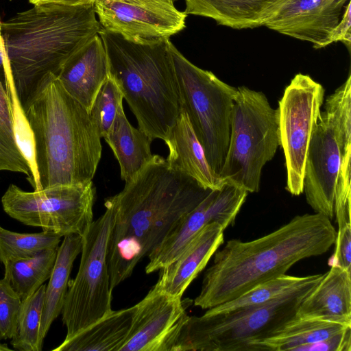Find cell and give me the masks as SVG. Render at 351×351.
I'll use <instances>...</instances> for the list:
<instances>
[{
  "mask_svg": "<svg viewBox=\"0 0 351 351\" xmlns=\"http://www.w3.org/2000/svg\"><path fill=\"white\" fill-rule=\"evenodd\" d=\"M109 75L120 88L138 128L165 141L180 112L169 39H133L103 28L99 32Z\"/></svg>",
  "mask_w": 351,
  "mask_h": 351,
  "instance_id": "5",
  "label": "cell"
},
{
  "mask_svg": "<svg viewBox=\"0 0 351 351\" xmlns=\"http://www.w3.org/2000/svg\"><path fill=\"white\" fill-rule=\"evenodd\" d=\"M58 247L45 250L27 259L4 264V277L23 300L34 293L52 272Z\"/></svg>",
  "mask_w": 351,
  "mask_h": 351,
  "instance_id": "27",
  "label": "cell"
},
{
  "mask_svg": "<svg viewBox=\"0 0 351 351\" xmlns=\"http://www.w3.org/2000/svg\"><path fill=\"white\" fill-rule=\"evenodd\" d=\"M22 303L19 294L5 278L0 279V338L12 339L15 334Z\"/></svg>",
  "mask_w": 351,
  "mask_h": 351,
  "instance_id": "35",
  "label": "cell"
},
{
  "mask_svg": "<svg viewBox=\"0 0 351 351\" xmlns=\"http://www.w3.org/2000/svg\"><path fill=\"white\" fill-rule=\"evenodd\" d=\"M324 114L339 145L341 157L351 152V75L329 95Z\"/></svg>",
  "mask_w": 351,
  "mask_h": 351,
  "instance_id": "31",
  "label": "cell"
},
{
  "mask_svg": "<svg viewBox=\"0 0 351 351\" xmlns=\"http://www.w3.org/2000/svg\"><path fill=\"white\" fill-rule=\"evenodd\" d=\"M123 99L120 88L109 75L88 110L89 116L101 138H104L108 132L119 107L123 105Z\"/></svg>",
  "mask_w": 351,
  "mask_h": 351,
  "instance_id": "34",
  "label": "cell"
},
{
  "mask_svg": "<svg viewBox=\"0 0 351 351\" xmlns=\"http://www.w3.org/2000/svg\"><path fill=\"white\" fill-rule=\"evenodd\" d=\"M324 274L265 304L227 313L189 316L179 337L178 351H246L250 343L269 337L297 317L298 308Z\"/></svg>",
  "mask_w": 351,
  "mask_h": 351,
  "instance_id": "6",
  "label": "cell"
},
{
  "mask_svg": "<svg viewBox=\"0 0 351 351\" xmlns=\"http://www.w3.org/2000/svg\"><path fill=\"white\" fill-rule=\"evenodd\" d=\"M350 326L319 319L295 317L269 337L250 343L246 351H294L300 346L331 337Z\"/></svg>",
  "mask_w": 351,
  "mask_h": 351,
  "instance_id": "25",
  "label": "cell"
},
{
  "mask_svg": "<svg viewBox=\"0 0 351 351\" xmlns=\"http://www.w3.org/2000/svg\"><path fill=\"white\" fill-rule=\"evenodd\" d=\"M1 18H0V25H1ZM3 53L1 49V26H0V70L3 69Z\"/></svg>",
  "mask_w": 351,
  "mask_h": 351,
  "instance_id": "39",
  "label": "cell"
},
{
  "mask_svg": "<svg viewBox=\"0 0 351 351\" xmlns=\"http://www.w3.org/2000/svg\"><path fill=\"white\" fill-rule=\"evenodd\" d=\"M0 171L21 173L32 182L29 167L14 139L11 108L5 88L0 80Z\"/></svg>",
  "mask_w": 351,
  "mask_h": 351,
  "instance_id": "33",
  "label": "cell"
},
{
  "mask_svg": "<svg viewBox=\"0 0 351 351\" xmlns=\"http://www.w3.org/2000/svg\"><path fill=\"white\" fill-rule=\"evenodd\" d=\"M164 142L169 149L167 160L171 167L186 173L205 189L221 188L223 180L210 166L204 149L182 110Z\"/></svg>",
  "mask_w": 351,
  "mask_h": 351,
  "instance_id": "21",
  "label": "cell"
},
{
  "mask_svg": "<svg viewBox=\"0 0 351 351\" xmlns=\"http://www.w3.org/2000/svg\"><path fill=\"white\" fill-rule=\"evenodd\" d=\"M57 77L66 90L88 112L109 77L107 54L99 34L70 58Z\"/></svg>",
  "mask_w": 351,
  "mask_h": 351,
  "instance_id": "18",
  "label": "cell"
},
{
  "mask_svg": "<svg viewBox=\"0 0 351 351\" xmlns=\"http://www.w3.org/2000/svg\"><path fill=\"white\" fill-rule=\"evenodd\" d=\"M169 49L180 110L186 114L210 166L219 176L229 145L230 117L237 88L193 64L171 40Z\"/></svg>",
  "mask_w": 351,
  "mask_h": 351,
  "instance_id": "8",
  "label": "cell"
},
{
  "mask_svg": "<svg viewBox=\"0 0 351 351\" xmlns=\"http://www.w3.org/2000/svg\"><path fill=\"white\" fill-rule=\"evenodd\" d=\"M224 230L217 222L206 225L177 258L160 269L154 287L173 297L182 298L189 285L223 243Z\"/></svg>",
  "mask_w": 351,
  "mask_h": 351,
  "instance_id": "17",
  "label": "cell"
},
{
  "mask_svg": "<svg viewBox=\"0 0 351 351\" xmlns=\"http://www.w3.org/2000/svg\"><path fill=\"white\" fill-rule=\"evenodd\" d=\"M135 306L112 311L53 351H118L126 339Z\"/></svg>",
  "mask_w": 351,
  "mask_h": 351,
  "instance_id": "23",
  "label": "cell"
},
{
  "mask_svg": "<svg viewBox=\"0 0 351 351\" xmlns=\"http://www.w3.org/2000/svg\"><path fill=\"white\" fill-rule=\"evenodd\" d=\"M34 5L41 4H60L66 5H82L93 4L95 0H29Z\"/></svg>",
  "mask_w": 351,
  "mask_h": 351,
  "instance_id": "38",
  "label": "cell"
},
{
  "mask_svg": "<svg viewBox=\"0 0 351 351\" xmlns=\"http://www.w3.org/2000/svg\"><path fill=\"white\" fill-rule=\"evenodd\" d=\"M294 351H351V326L331 337L300 346Z\"/></svg>",
  "mask_w": 351,
  "mask_h": 351,
  "instance_id": "36",
  "label": "cell"
},
{
  "mask_svg": "<svg viewBox=\"0 0 351 351\" xmlns=\"http://www.w3.org/2000/svg\"><path fill=\"white\" fill-rule=\"evenodd\" d=\"M247 193L243 188L224 180L220 189L212 190L147 255L145 272L153 273L169 265L206 225L217 222L224 229L232 225Z\"/></svg>",
  "mask_w": 351,
  "mask_h": 351,
  "instance_id": "13",
  "label": "cell"
},
{
  "mask_svg": "<svg viewBox=\"0 0 351 351\" xmlns=\"http://www.w3.org/2000/svg\"><path fill=\"white\" fill-rule=\"evenodd\" d=\"M332 43L341 42L350 51L351 44V1L345 7L343 15L332 36Z\"/></svg>",
  "mask_w": 351,
  "mask_h": 351,
  "instance_id": "37",
  "label": "cell"
},
{
  "mask_svg": "<svg viewBox=\"0 0 351 351\" xmlns=\"http://www.w3.org/2000/svg\"><path fill=\"white\" fill-rule=\"evenodd\" d=\"M337 231L321 214L297 215L256 239H231L214 254L194 305L209 309L231 301L256 286L285 274L298 261L325 254Z\"/></svg>",
  "mask_w": 351,
  "mask_h": 351,
  "instance_id": "2",
  "label": "cell"
},
{
  "mask_svg": "<svg viewBox=\"0 0 351 351\" xmlns=\"http://www.w3.org/2000/svg\"><path fill=\"white\" fill-rule=\"evenodd\" d=\"M184 12L235 29L265 26L289 0H184Z\"/></svg>",
  "mask_w": 351,
  "mask_h": 351,
  "instance_id": "19",
  "label": "cell"
},
{
  "mask_svg": "<svg viewBox=\"0 0 351 351\" xmlns=\"http://www.w3.org/2000/svg\"><path fill=\"white\" fill-rule=\"evenodd\" d=\"M105 141L117 160L121 178L125 182L131 180L154 154L151 151V138L139 128L133 127L128 120L121 105Z\"/></svg>",
  "mask_w": 351,
  "mask_h": 351,
  "instance_id": "22",
  "label": "cell"
},
{
  "mask_svg": "<svg viewBox=\"0 0 351 351\" xmlns=\"http://www.w3.org/2000/svg\"><path fill=\"white\" fill-rule=\"evenodd\" d=\"M350 0H289L265 27L321 49L332 36Z\"/></svg>",
  "mask_w": 351,
  "mask_h": 351,
  "instance_id": "16",
  "label": "cell"
},
{
  "mask_svg": "<svg viewBox=\"0 0 351 351\" xmlns=\"http://www.w3.org/2000/svg\"><path fill=\"white\" fill-rule=\"evenodd\" d=\"M34 134L41 189L92 182L101 160V136L86 108L53 73L23 104Z\"/></svg>",
  "mask_w": 351,
  "mask_h": 351,
  "instance_id": "3",
  "label": "cell"
},
{
  "mask_svg": "<svg viewBox=\"0 0 351 351\" xmlns=\"http://www.w3.org/2000/svg\"><path fill=\"white\" fill-rule=\"evenodd\" d=\"M62 236L49 230L19 233L0 226V262L29 258L40 252L58 247Z\"/></svg>",
  "mask_w": 351,
  "mask_h": 351,
  "instance_id": "29",
  "label": "cell"
},
{
  "mask_svg": "<svg viewBox=\"0 0 351 351\" xmlns=\"http://www.w3.org/2000/svg\"><path fill=\"white\" fill-rule=\"evenodd\" d=\"M351 152L341 158L335 193L334 213L338 226L330 265L351 271Z\"/></svg>",
  "mask_w": 351,
  "mask_h": 351,
  "instance_id": "26",
  "label": "cell"
},
{
  "mask_svg": "<svg viewBox=\"0 0 351 351\" xmlns=\"http://www.w3.org/2000/svg\"><path fill=\"white\" fill-rule=\"evenodd\" d=\"M134 306L128 335L118 351H177L189 317L181 298L154 286Z\"/></svg>",
  "mask_w": 351,
  "mask_h": 351,
  "instance_id": "14",
  "label": "cell"
},
{
  "mask_svg": "<svg viewBox=\"0 0 351 351\" xmlns=\"http://www.w3.org/2000/svg\"><path fill=\"white\" fill-rule=\"evenodd\" d=\"M95 188L93 182L58 185L33 192L10 184L1 197L3 210L22 223L62 237H81L93 221Z\"/></svg>",
  "mask_w": 351,
  "mask_h": 351,
  "instance_id": "10",
  "label": "cell"
},
{
  "mask_svg": "<svg viewBox=\"0 0 351 351\" xmlns=\"http://www.w3.org/2000/svg\"><path fill=\"white\" fill-rule=\"evenodd\" d=\"M279 146L277 110L271 106L263 93L246 86L237 88L221 178L248 193L258 192L262 169Z\"/></svg>",
  "mask_w": 351,
  "mask_h": 351,
  "instance_id": "7",
  "label": "cell"
},
{
  "mask_svg": "<svg viewBox=\"0 0 351 351\" xmlns=\"http://www.w3.org/2000/svg\"><path fill=\"white\" fill-rule=\"evenodd\" d=\"M177 0H95L101 28L133 39H169L186 27Z\"/></svg>",
  "mask_w": 351,
  "mask_h": 351,
  "instance_id": "12",
  "label": "cell"
},
{
  "mask_svg": "<svg viewBox=\"0 0 351 351\" xmlns=\"http://www.w3.org/2000/svg\"><path fill=\"white\" fill-rule=\"evenodd\" d=\"M297 317L351 325V271L331 265L304 299Z\"/></svg>",
  "mask_w": 351,
  "mask_h": 351,
  "instance_id": "20",
  "label": "cell"
},
{
  "mask_svg": "<svg viewBox=\"0 0 351 351\" xmlns=\"http://www.w3.org/2000/svg\"><path fill=\"white\" fill-rule=\"evenodd\" d=\"M311 276H294L283 274L263 282L241 296L210 308L206 312L222 313L265 304L304 283L311 278Z\"/></svg>",
  "mask_w": 351,
  "mask_h": 351,
  "instance_id": "32",
  "label": "cell"
},
{
  "mask_svg": "<svg viewBox=\"0 0 351 351\" xmlns=\"http://www.w3.org/2000/svg\"><path fill=\"white\" fill-rule=\"evenodd\" d=\"M211 191L156 154L125 182L123 190L111 196L116 216L106 258L112 290L130 277L138 263Z\"/></svg>",
  "mask_w": 351,
  "mask_h": 351,
  "instance_id": "1",
  "label": "cell"
},
{
  "mask_svg": "<svg viewBox=\"0 0 351 351\" xmlns=\"http://www.w3.org/2000/svg\"><path fill=\"white\" fill-rule=\"evenodd\" d=\"M80 235L64 237L58 247L56 262L46 285L43 314L40 326V340L43 343L51 324L61 313L68 290L69 276L74 261L81 252Z\"/></svg>",
  "mask_w": 351,
  "mask_h": 351,
  "instance_id": "24",
  "label": "cell"
},
{
  "mask_svg": "<svg viewBox=\"0 0 351 351\" xmlns=\"http://www.w3.org/2000/svg\"><path fill=\"white\" fill-rule=\"evenodd\" d=\"M3 71L10 104L15 142L31 170V185L34 191H39L42 189L37 171L34 134L18 96L12 74L5 66H3Z\"/></svg>",
  "mask_w": 351,
  "mask_h": 351,
  "instance_id": "28",
  "label": "cell"
},
{
  "mask_svg": "<svg viewBox=\"0 0 351 351\" xmlns=\"http://www.w3.org/2000/svg\"><path fill=\"white\" fill-rule=\"evenodd\" d=\"M46 285H42L34 293L22 300L16 330L11 344L20 351H40V326L43 314Z\"/></svg>",
  "mask_w": 351,
  "mask_h": 351,
  "instance_id": "30",
  "label": "cell"
},
{
  "mask_svg": "<svg viewBox=\"0 0 351 351\" xmlns=\"http://www.w3.org/2000/svg\"><path fill=\"white\" fill-rule=\"evenodd\" d=\"M104 214L82 236L81 259L77 275L67 290L62 310L68 340L112 311V292L107 265V247L116 216L111 197L105 199Z\"/></svg>",
  "mask_w": 351,
  "mask_h": 351,
  "instance_id": "9",
  "label": "cell"
},
{
  "mask_svg": "<svg viewBox=\"0 0 351 351\" xmlns=\"http://www.w3.org/2000/svg\"><path fill=\"white\" fill-rule=\"evenodd\" d=\"M0 26L3 65L12 74L22 105L43 77L58 76L101 29L93 4L34 5Z\"/></svg>",
  "mask_w": 351,
  "mask_h": 351,
  "instance_id": "4",
  "label": "cell"
},
{
  "mask_svg": "<svg viewBox=\"0 0 351 351\" xmlns=\"http://www.w3.org/2000/svg\"><path fill=\"white\" fill-rule=\"evenodd\" d=\"M341 153L324 112H321L311 138L303 176V192L315 213L335 216V186Z\"/></svg>",
  "mask_w": 351,
  "mask_h": 351,
  "instance_id": "15",
  "label": "cell"
},
{
  "mask_svg": "<svg viewBox=\"0 0 351 351\" xmlns=\"http://www.w3.org/2000/svg\"><path fill=\"white\" fill-rule=\"evenodd\" d=\"M325 90L308 75L296 74L278 101V132L287 169L286 189L303 193L306 157L315 125L321 114Z\"/></svg>",
  "mask_w": 351,
  "mask_h": 351,
  "instance_id": "11",
  "label": "cell"
}]
</instances>
